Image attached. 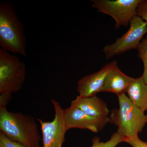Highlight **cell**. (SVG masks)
<instances>
[{
    "label": "cell",
    "instance_id": "52a82bcc",
    "mask_svg": "<svg viewBox=\"0 0 147 147\" xmlns=\"http://www.w3.org/2000/svg\"><path fill=\"white\" fill-rule=\"evenodd\" d=\"M51 102L55 110V117L51 121L38 119L41 128L43 147H62L66 131L64 110L54 99Z\"/></svg>",
    "mask_w": 147,
    "mask_h": 147
},
{
    "label": "cell",
    "instance_id": "8fae6325",
    "mask_svg": "<svg viewBox=\"0 0 147 147\" xmlns=\"http://www.w3.org/2000/svg\"><path fill=\"white\" fill-rule=\"evenodd\" d=\"M134 79L122 72L117 66L106 77L102 92L114 93L119 96L125 93Z\"/></svg>",
    "mask_w": 147,
    "mask_h": 147
},
{
    "label": "cell",
    "instance_id": "9c48e42d",
    "mask_svg": "<svg viewBox=\"0 0 147 147\" xmlns=\"http://www.w3.org/2000/svg\"><path fill=\"white\" fill-rule=\"evenodd\" d=\"M116 61L105 65L100 70L83 77L79 81L77 91L79 96L83 97L96 96L102 92L105 79L108 74L117 66Z\"/></svg>",
    "mask_w": 147,
    "mask_h": 147
},
{
    "label": "cell",
    "instance_id": "ba28073f",
    "mask_svg": "<svg viewBox=\"0 0 147 147\" xmlns=\"http://www.w3.org/2000/svg\"><path fill=\"white\" fill-rule=\"evenodd\" d=\"M64 117L67 130L79 128L97 133L110 122L108 117H96L89 115L81 109L72 105L64 110Z\"/></svg>",
    "mask_w": 147,
    "mask_h": 147
},
{
    "label": "cell",
    "instance_id": "8992f818",
    "mask_svg": "<svg viewBox=\"0 0 147 147\" xmlns=\"http://www.w3.org/2000/svg\"><path fill=\"white\" fill-rule=\"evenodd\" d=\"M127 31L116 42L104 47L103 52L106 58H112L131 49H137L140 40L147 32V24L138 16L134 17L129 22Z\"/></svg>",
    "mask_w": 147,
    "mask_h": 147
},
{
    "label": "cell",
    "instance_id": "4fadbf2b",
    "mask_svg": "<svg viewBox=\"0 0 147 147\" xmlns=\"http://www.w3.org/2000/svg\"><path fill=\"white\" fill-rule=\"evenodd\" d=\"M125 139L117 132L113 134L110 140L105 142H100L98 137H95L92 139V144L91 147H116L121 142H124Z\"/></svg>",
    "mask_w": 147,
    "mask_h": 147
},
{
    "label": "cell",
    "instance_id": "7a4b0ae2",
    "mask_svg": "<svg viewBox=\"0 0 147 147\" xmlns=\"http://www.w3.org/2000/svg\"><path fill=\"white\" fill-rule=\"evenodd\" d=\"M0 46L10 53L26 57L24 26L10 3H0Z\"/></svg>",
    "mask_w": 147,
    "mask_h": 147
},
{
    "label": "cell",
    "instance_id": "3957f363",
    "mask_svg": "<svg viewBox=\"0 0 147 147\" xmlns=\"http://www.w3.org/2000/svg\"><path fill=\"white\" fill-rule=\"evenodd\" d=\"M119 109L112 110L110 122L118 127L117 132L125 138L138 136L147 123L146 115L125 94L118 96Z\"/></svg>",
    "mask_w": 147,
    "mask_h": 147
},
{
    "label": "cell",
    "instance_id": "9a60e30c",
    "mask_svg": "<svg viewBox=\"0 0 147 147\" xmlns=\"http://www.w3.org/2000/svg\"><path fill=\"white\" fill-rule=\"evenodd\" d=\"M0 147H26L20 143L9 139L3 133L0 132Z\"/></svg>",
    "mask_w": 147,
    "mask_h": 147
},
{
    "label": "cell",
    "instance_id": "277c9868",
    "mask_svg": "<svg viewBox=\"0 0 147 147\" xmlns=\"http://www.w3.org/2000/svg\"><path fill=\"white\" fill-rule=\"evenodd\" d=\"M25 64L10 52L0 49V94L16 93L26 80Z\"/></svg>",
    "mask_w": 147,
    "mask_h": 147
},
{
    "label": "cell",
    "instance_id": "e0dca14e",
    "mask_svg": "<svg viewBox=\"0 0 147 147\" xmlns=\"http://www.w3.org/2000/svg\"><path fill=\"white\" fill-rule=\"evenodd\" d=\"M137 16L145 20L147 24V0L142 1L137 9Z\"/></svg>",
    "mask_w": 147,
    "mask_h": 147
},
{
    "label": "cell",
    "instance_id": "2e32d148",
    "mask_svg": "<svg viewBox=\"0 0 147 147\" xmlns=\"http://www.w3.org/2000/svg\"><path fill=\"white\" fill-rule=\"evenodd\" d=\"M124 142L129 144L132 147H147V142L142 141L138 136L132 138H125Z\"/></svg>",
    "mask_w": 147,
    "mask_h": 147
},
{
    "label": "cell",
    "instance_id": "6da1fadb",
    "mask_svg": "<svg viewBox=\"0 0 147 147\" xmlns=\"http://www.w3.org/2000/svg\"><path fill=\"white\" fill-rule=\"evenodd\" d=\"M0 130L11 140L26 147H40V137L33 117L0 109Z\"/></svg>",
    "mask_w": 147,
    "mask_h": 147
},
{
    "label": "cell",
    "instance_id": "30bf717a",
    "mask_svg": "<svg viewBox=\"0 0 147 147\" xmlns=\"http://www.w3.org/2000/svg\"><path fill=\"white\" fill-rule=\"evenodd\" d=\"M71 105L81 109L89 115L96 117H105L109 115L106 103L96 96L88 97L78 96L71 101Z\"/></svg>",
    "mask_w": 147,
    "mask_h": 147
},
{
    "label": "cell",
    "instance_id": "5b68a950",
    "mask_svg": "<svg viewBox=\"0 0 147 147\" xmlns=\"http://www.w3.org/2000/svg\"><path fill=\"white\" fill-rule=\"evenodd\" d=\"M93 7L98 11L111 16L116 22L115 28L127 26L137 16V9L142 0H93Z\"/></svg>",
    "mask_w": 147,
    "mask_h": 147
},
{
    "label": "cell",
    "instance_id": "5bb4252c",
    "mask_svg": "<svg viewBox=\"0 0 147 147\" xmlns=\"http://www.w3.org/2000/svg\"><path fill=\"white\" fill-rule=\"evenodd\" d=\"M137 49L139 57L142 59L144 65V71L142 77L145 83L147 84V36L140 42Z\"/></svg>",
    "mask_w": 147,
    "mask_h": 147
},
{
    "label": "cell",
    "instance_id": "ac0fdd59",
    "mask_svg": "<svg viewBox=\"0 0 147 147\" xmlns=\"http://www.w3.org/2000/svg\"><path fill=\"white\" fill-rule=\"evenodd\" d=\"M0 109H5L10 101L12 94H0Z\"/></svg>",
    "mask_w": 147,
    "mask_h": 147
},
{
    "label": "cell",
    "instance_id": "7c38bea8",
    "mask_svg": "<svg viewBox=\"0 0 147 147\" xmlns=\"http://www.w3.org/2000/svg\"><path fill=\"white\" fill-rule=\"evenodd\" d=\"M126 92L134 105L144 113L147 111V84L142 76L134 79Z\"/></svg>",
    "mask_w": 147,
    "mask_h": 147
},
{
    "label": "cell",
    "instance_id": "d6986e66",
    "mask_svg": "<svg viewBox=\"0 0 147 147\" xmlns=\"http://www.w3.org/2000/svg\"><path fill=\"white\" fill-rule=\"evenodd\" d=\"M146 123H147V114L146 115Z\"/></svg>",
    "mask_w": 147,
    "mask_h": 147
}]
</instances>
